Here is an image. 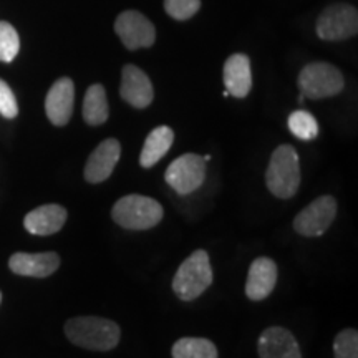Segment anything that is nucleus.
I'll return each instance as SVG.
<instances>
[{
  "mask_svg": "<svg viewBox=\"0 0 358 358\" xmlns=\"http://www.w3.org/2000/svg\"><path fill=\"white\" fill-rule=\"evenodd\" d=\"M261 358H302L297 340L284 327H271L261 334L257 342Z\"/></svg>",
  "mask_w": 358,
  "mask_h": 358,
  "instance_id": "nucleus-13",
  "label": "nucleus"
},
{
  "mask_svg": "<svg viewBox=\"0 0 358 358\" xmlns=\"http://www.w3.org/2000/svg\"><path fill=\"white\" fill-rule=\"evenodd\" d=\"M163 206L153 198L128 194L118 199L111 209V217L118 226L129 231H146L163 219Z\"/></svg>",
  "mask_w": 358,
  "mask_h": 358,
  "instance_id": "nucleus-3",
  "label": "nucleus"
},
{
  "mask_svg": "<svg viewBox=\"0 0 358 358\" xmlns=\"http://www.w3.org/2000/svg\"><path fill=\"white\" fill-rule=\"evenodd\" d=\"M267 189L279 199H290L301 186V159L290 145H280L271 156L266 171Z\"/></svg>",
  "mask_w": 358,
  "mask_h": 358,
  "instance_id": "nucleus-2",
  "label": "nucleus"
},
{
  "mask_svg": "<svg viewBox=\"0 0 358 358\" xmlns=\"http://www.w3.org/2000/svg\"><path fill=\"white\" fill-rule=\"evenodd\" d=\"M335 216H337V201L332 196H320L295 216L294 229L306 237L322 236L332 226Z\"/></svg>",
  "mask_w": 358,
  "mask_h": 358,
  "instance_id": "nucleus-8",
  "label": "nucleus"
},
{
  "mask_svg": "<svg viewBox=\"0 0 358 358\" xmlns=\"http://www.w3.org/2000/svg\"><path fill=\"white\" fill-rule=\"evenodd\" d=\"M358 32V12L347 3L327 7L317 20V35L322 40L338 42L350 38Z\"/></svg>",
  "mask_w": 358,
  "mask_h": 358,
  "instance_id": "nucleus-6",
  "label": "nucleus"
},
{
  "mask_svg": "<svg viewBox=\"0 0 358 358\" xmlns=\"http://www.w3.org/2000/svg\"><path fill=\"white\" fill-rule=\"evenodd\" d=\"M65 335L73 345L95 352H108L120 343L122 330L103 317H75L65 324Z\"/></svg>",
  "mask_w": 358,
  "mask_h": 358,
  "instance_id": "nucleus-1",
  "label": "nucleus"
},
{
  "mask_svg": "<svg viewBox=\"0 0 358 358\" xmlns=\"http://www.w3.org/2000/svg\"><path fill=\"white\" fill-rule=\"evenodd\" d=\"M277 284V266L272 259L259 257L250 264L245 295L250 301H264L272 294Z\"/></svg>",
  "mask_w": 358,
  "mask_h": 358,
  "instance_id": "nucleus-15",
  "label": "nucleus"
},
{
  "mask_svg": "<svg viewBox=\"0 0 358 358\" xmlns=\"http://www.w3.org/2000/svg\"><path fill=\"white\" fill-rule=\"evenodd\" d=\"M174 141V131L169 127H158L148 134L140 155V164L143 168L155 166L158 161L168 153Z\"/></svg>",
  "mask_w": 358,
  "mask_h": 358,
  "instance_id": "nucleus-18",
  "label": "nucleus"
},
{
  "mask_svg": "<svg viewBox=\"0 0 358 358\" xmlns=\"http://www.w3.org/2000/svg\"><path fill=\"white\" fill-rule=\"evenodd\" d=\"M20 50V38L8 22H0V62L10 64Z\"/></svg>",
  "mask_w": 358,
  "mask_h": 358,
  "instance_id": "nucleus-22",
  "label": "nucleus"
},
{
  "mask_svg": "<svg viewBox=\"0 0 358 358\" xmlns=\"http://www.w3.org/2000/svg\"><path fill=\"white\" fill-rule=\"evenodd\" d=\"M297 83L303 96L322 100V98L335 96L342 92L343 75L337 66L325 64V62H315V64L303 66Z\"/></svg>",
  "mask_w": 358,
  "mask_h": 358,
  "instance_id": "nucleus-5",
  "label": "nucleus"
},
{
  "mask_svg": "<svg viewBox=\"0 0 358 358\" xmlns=\"http://www.w3.org/2000/svg\"><path fill=\"white\" fill-rule=\"evenodd\" d=\"M0 302H2V294H0Z\"/></svg>",
  "mask_w": 358,
  "mask_h": 358,
  "instance_id": "nucleus-26",
  "label": "nucleus"
},
{
  "mask_svg": "<svg viewBox=\"0 0 358 358\" xmlns=\"http://www.w3.org/2000/svg\"><path fill=\"white\" fill-rule=\"evenodd\" d=\"M164 179L179 194H191L203 186L206 179V161L203 156L187 153L169 164Z\"/></svg>",
  "mask_w": 358,
  "mask_h": 358,
  "instance_id": "nucleus-7",
  "label": "nucleus"
},
{
  "mask_svg": "<svg viewBox=\"0 0 358 358\" xmlns=\"http://www.w3.org/2000/svg\"><path fill=\"white\" fill-rule=\"evenodd\" d=\"M122 156V145L115 138H108L95 148L85 164V179L92 185H100L113 173L116 163Z\"/></svg>",
  "mask_w": 358,
  "mask_h": 358,
  "instance_id": "nucleus-10",
  "label": "nucleus"
},
{
  "mask_svg": "<svg viewBox=\"0 0 358 358\" xmlns=\"http://www.w3.org/2000/svg\"><path fill=\"white\" fill-rule=\"evenodd\" d=\"M0 115L7 120H13L19 115V105H17L15 95L3 80H0Z\"/></svg>",
  "mask_w": 358,
  "mask_h": 358,
  "instance_id": "nucleus-25",
  "label": "nucleus"
},
{
  "mask_svg": "<svg viewBox=\"0 0 358 358\" xmlns=\"http://www.w3.org/2000/svg\"><path fill=\"white\" fill-rule=\"evenodd\" d=\"M66 209L60 204H45L27 214L25 229L35 236H52L65 226Z\"/></svg>",
  "mask_w": 358,
  "mask_h": 358,
  "instance_id": "nucleus-16",
  "label": "nucleus"
},
{
  "mask_svg": "<svg viewBox=\"0 0 358 358\" xmlns=\"http://www.w3.org/2000/svg\"><path fill=\"white\" fill-rule=\"evenodd\" d=\"M173 358H217V348L208 338L185 337L173 345Z\"/></svg>",
  "mask_w": 358,
  "mask_h": 358,
  "instance_id": "nucleus-20",
  "label": "nucleus"
},
{
  "mask_svg": "<svg viewBox=\"0 0 358 358\" xmlns=\"http://www.w3.org/2000/svg\"><path fill=\"white\" fill-rule=\"evenodd\" d=\"M8 267L17 275L43 279V277H48L53 272H57V268L60 267V256L57 252H15L8 259Z\"/></svg>",
  "mask_w": 358,
  "mask_h": 358,
  "instance_id": "nucleus-14",
  "label": "nucleus"
},
{
  "mask_svg": "<svg viewBox=\"0 0 358 358\" xmlns=\"http://www.w3.org/2000/svg\"><path fill=\"white\" fill-rule=\"evenodd\" d=\"M213 284V268L206 250H194L179 266L173 279V290L181 301H194Z\"/></svg>",
  "mask_w": 358,
  "mask_h": 358,
  "instance_id": "nucleus-4",
  "label": "nucleus"
},
{
  "mask_svg": "<svg viewBox=\"0 0 358 358\" xmlns=\"http://www.w3.org/2000/svg\"><path fill=\"white\" fill-rule=\"evenodd\" d=\"M289 129L292 131L294 136L301 138L303 141L313 140L319 134V124L317 120L308 113V111L297 110L289 116Z\"/></svg>",
  "mask_w": 358,
  "mask_h": 358,
  "instance_id": "nucleus-21",
  "label": "nucleus"
},
{
  "mask_svg": "<svg viewBox=\"0 0 358 358\" xmlns=\"http://www.w3.org/2000/svg\"><path fill=\"white\" fill-rule=\"evenodd\" d=\"M115 32L129 50L148 48L155 43V25L140 12L128 10L120 13L115 22Z\"/></svg>",
  "mask_w": 358,
  "mask_h": 358,
  "instance_id": "nucleus-9",
  "label": "nucleus"
},
{
  "mask_svg": "<svg viewBox=\"0 0 358 358\" xmlns=\"http://www.w3.org/2000/svg\"><path fill=\"white\" fill-rule=\"evenodd\" d=\"M120 95L134 108H146L155 98L153 83L141 69L134 65H124L122 70Z\"/></svg>",
  "mask_w": 358,
  "mask_h": 358,
  "instance_id": "nucleus-12",
  "label": "nucleus"
},
{
  "mask_svg": "<svg viewBox=\"0 0 358 358\" xmlns=\"http://www.w3.org/2000/svg\"><path fill=\"white\" fill-rule=\"evenodd\" d=\"M75 87L70 78H60L52 85L45 98V113L55 127H65L73 113Z\"/></svg>",
  "mask_w": 358,
  "mask_h": 358,
  "instance_id": "nucleus-11",
  "label": "nucleus"
},
{
  "mask_svg": "<svg viewBox=\"0 0 358 358\" xmlns=\"http://www.w3.org/2000/svg\"><path fill=\"white\" fill-rule=\"evenodd\" d=\"M201 0H164V10L176 20H187L199 10Z\"/></svg>",
  "mask_w": 358,
  "mask_h": 358,
  "instance_id": "nucleus-24",
  "label": "nucleus"
},
{
  "mask_svg": "<svg viewBox=\"0 0 358 358\" xmlns=\"http://www.w3.org/2000/svg\"><path fill=\"white\" fill-rule=\"evenodd\" d=\"M224 85L229 95L236 98H245L252 88V71L250 60L244 53H236L227 58L224 64Z\"/></svg>",
  "mask_w": 358,
  "mask_h": 358,
  "instance_id": "nucleus-17",
  "label": "nucleus"
},
{
  "mask_svg": "<svg viewBox=\"0 0 358 358\" xmlns=\"http://www.w3.org/2000/svg\"><path fill=\"white\" fill-rule=\"evenodd\" d=\"M110 108L106 100V92L100 83L92 85L85 93L83 100V120L92 127H98L108 120Z\"/></svg>",
  "mask_w": 358,
  "mask_h": 358,
  "instance_id": "nucleus-19",
  "label": "nucleus"
},
{
  "mask_svg": "<svg viewBox=\"0 0 358 358\" xmlns=\"http://www.w3.org/2000/svg\"><path fill=\"white\" fill-rule=\"evenodd\" d=\"M335 358H358V332L355 329L342 330L334 342Z\"/></svg>",
  "mask_w": 358,
  "mask_h": 358,
  "instance_id": "nucleus-23",
  "label": "nucleus"
}]
</instances>
